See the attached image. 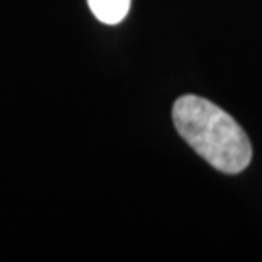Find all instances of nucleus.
<instances>
[{"label": "nucleus", "instance_id": "f257e3e1", "mask_svg": "<svg viewBox=\"0 0 262 262\" xmlns=\"http://www.w3.org/2000/svg\"><path fill=\"white\" fill-rule=\"evenodd\" d=\"M173 124L200 158L227 175L249 167L253 146L241 124L224 109L198 95H181L173 105Z\"/></svg>", "mask_w": 262, "mask_h": 262}, {"label": "nucleus", "instance_id": "f03ea898", "mask_svg": "<svg viewBox=\"0 0 262 262\" xmlns=\"http://www.w3.org/2000/svg\"><path fill=\"white\" fill-rule=\"evenodd\" d=\"M88 4L95 18L109 26L121 24L130 10V0H88Z\"/></svg>", "mask_w": 262, "mask_h": 262}]
</instances>
